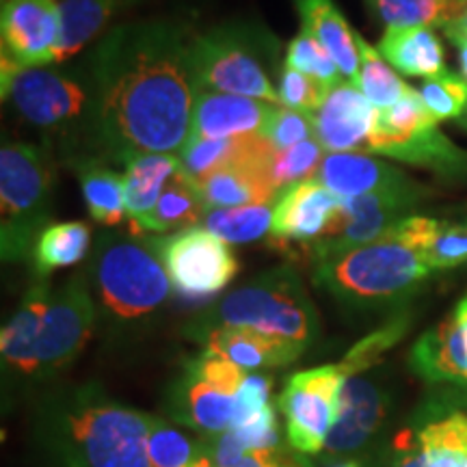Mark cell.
Wrapping results in <instances>:
<instances>
[{
  "mask_svg": "<svg viewBox=\"0 0 467 467\" xmlns=\"http://www.w3.org/2000/svg\"><path fill=\"white\" fill-rule=\"evenodd\" d=\"M271 389L273 379L265 372H249L244 379L241 392L234 405V418L230 431H238L265 416L266 409H271Z\"/></svg>",
  "mask_w": 467,
  "mask_h": 467,
  "instance_id": "ee69618b",
  "label": "cell"
},
{
  "mask_svg": "<svg viewBox=\"0 0 467 467\" xmlns=\"http://www.w3.org/2000/svg\"><path fill=\"white\" fill-rule=\"evenodd\" d=\"M148 452L154 467H192L206 454L202 440H189L182 431L156 416L150 422Z\"/></svg>",
  "mask_w": 467,
  "mask_h": 467,
  "instance_id": "74e56055",
  "label": "cell"
},
{
  "mask_svg": "<svg viewBox=\"0 0 467 467\" xmlns=\"http://www.w3.org/2000/svg\"><path fill=\"white\" fill-rule=\"evenodd\" d=\"M195 33L184 22H119L87 50L89 107L74 132L72 159L121 165L139 154H175L191 134L197 83Z\"/></svg>",
  "mask_w": 467,
  "mask_h": 467,
  "instance_id": "6da1fadb",
  "label": "cell"
},
{
  "mask_svg": "<svg viewBox=\"0 0 467 467\" xmlns=\"http://www.w3.org/2000/svg\"><path fill=\"white\" fill-rule=\"evenodd\" d=\"M366 154L385 156L405 165L429 169L437 178L448 182L467 180V151L461 150L440 130V121H431L416 132L402 137H377L370 134L366 143Z\"/></svg>",
  "mask_w": 467,
  "mask_h": 467,
  "instance_id": "ffe728a7",
  "label": "cell"
},
{
  "mask_svg": "<svg viewBox=\"0 0 467 467\" xmlns=\"http://www.w3.org/2000/svg\"><path fill=\"white\" fill-rule=\"evenodd\" d=\"M203 451H206V448H203ZM192 467H213V463H210L208 454H203V457H202L200 461H197V463H195V465H192Z\"/></svg>",
  "mask_w": 467,
  "mask_h": 467,
  "instance_id": "f907efd6",
  "label": "cell"
},
{
  "mask_svg": "<svg viewBox=\"0 0 467 467\" xmlns=\"http://www.w3.org/2000/svg\"><path fill=\"white\" fill-rule=\"evenodd\" d=\"M290 67L299 69V72L317 78L320 85L327 89H334L344 83V76L334 61V57L327 52L312 33L301 28L295 37L290 39L288 50H285V61Z\"/></svg>",
  "mask_w": 467,
  "mask_h": 467,
  "instance_id": "f35d334b",
  "label": "cell"
},
{
  "mask_svg": "<svg viewBox=\"0 0 467 467\" xmlns=\"http://www.w3.org/2000/svg\"><path fill=\"white\" fill-rule=\"evenodd\" d=\"M424 258L433 273L467 265V223H441Z\"/></svg>",
  "mask_w": 467,
  "mask_h": 467,
  "instance_id": "bcb514c9",
  "label": "cell"
},
{
  "mask_svg": "<svg viewBox=\"0 0 467 467\" xmlns=\"http://www.w3.org/2000/svg\"><path fill=\"white\" fill-rule=\"evenodd\" d=\"M379 109L358 87L344 80L327 91L325 100L312 115L314 137L327 154L366 151V143L377 126Z\"/></svg>",
  "mask_w": 467,
  "mask_h": 467,
  "instance_id": "d6986e66",
  "label": "cell"
},
{
  "mask_svg": "<svg viewBox=\"0 0 467 467\" xmlns=\"http://www.w3.org/2000/svg\"><path fill=\"white\" fill-rule=\"evenodd\" d=\"M61 0H3V55L28 67L55 66L61 42Z\"/></svg>",
  "mask_w": 467,
  "mask_h": 467,
  "instance_id": "9a60e30c",
  "label": "cell"
},
{
  "mask_svg": "<svg viewBox=\"0 0 467 467\" xmlns=\"http://www.w3.org/2000/svg\"><path fill=\"white\" fill-rule=\"evenodd\" d=\"M124 200L130 230H141L171 175L182 169L178 154H139L124 165Z\"/></svg>",
  "mask_w": 467,
  "mask_h": 467,
  "instance_id": "f546056e",
  "label": "cell"
},
{
  "mask_svg": "<svg viewBox=\"0 0 467 467\" xmlns=\"http://www.w3.org/2000/svg\"><path fill=\"white\" fill-rule=\"evenodd\" d=\"M409 366L426 383L467 389V296L420 336L409 353Z\"/></svg>",
  "mask_w": 467,
  "mask_h": 467,
  "instance_id": "ac0fdd59",
  "label": "cell"
},
{
  "mask_svg": "<svg viewBox=\"0 0 467 467\" xmlns=\"http://www.w3.org/2000/svg\"><path fill=\"white\" fill-rule=\"evenodd\" d=\"M93 234L83 221H66L52 223L37 238L33 251L35 275L48 279L58 268L76 266L89 258Z\"/></svg>",
  "mask_w": 467,
  "mask_h": 467,
  "instance_id": "d6a6232c",
  "label": "cell"
},
{
  "mask_svg": "<svg viewBox=\"0 0 467 467\" xmlns=\"http://www.w3.org/2000/svg\"><path fill=\"white\" fill-rule=\"evenodd\" d=\"M314 180L325 184L340 200H355V197L375 195V192L422 189L402 169L366 154V151L325 154L323 162L314 173Z\"/></svg>",
  "mask_w": 467,
  "mask_h": 467,
  "instance_id": "44dd1931",
  "label": "cell"
},
{
  "mask_svg": "<svg viewBox=\"0 0 467 467\" xmlns=\"http://www.w3.org/2000/svg\"><path fill=\"white\" fill-rule=\"evenodd\" d=\"M55 162L35 143L11 141L0 150V255L16 265L33 255L52 219Z\"/></svg>",
  "mask_w": 467,
  "mask_h": 467,
  "instance_id": "ba28073f",
  "label": "cell"
},
{
  "mask_svg": "<svg viewBox=\"0 0 467 467\" xmlns=\"http://www.w3.org/2000/svg\"><path fill=\"white\" fill-rule=\"evenodd\" d=\"M433 275L422 251L396 227L364 247L314 258L312 266L314 284L353 314L396 312Z\"/></svg>",
  "mask_w": 467,
  "mask_h": 467,
  "instance_id": "277c9868",
  "label": "cell"
},
{
  "mask_svg": "<svg viewBox=\"0 0 467 467\" xmlns=\"http://www.w3.org/2000/svg\"><path fill=\"white\" fill-rule=\"evenodd\" d=\"M0 93L20 119L44 132L78 130L89 107V85L83 67H28L7 55L0 57Z\"/></svg>",
  "mask_w": 467,
  "mask_h": 467,
  "instance_id": "30bf717a",
  "label": "cell"
},
{
  "mask_svg": "<svg viewBox=\"0 0 467 467\" xmlns=\"http://www.w3.org/2000/svg\"><path fill=\"white\" fill-rule=\"evenodd\" d=\"M454 48H463V46H467V37H463V39H452L451 42Z\"/></svg>",
  "mask_w": 467,
  "mask_h": 467,
  "instance_id": "f5cc1de1",
  "label": "cell"
},
{
  "mask_svg": "<svg viewBox=\"0 0 467 467\" xmlns=\"http://www.w3.org/2000/svg\"><path fill=\"white\" fill-rule=\"evenodd\" d=\"M275 109L277 104L258 100V98L200 89L195 98V109H192L189 137L230 139L262 134Z\"/></svg>",
  "mask_w": 467,
  "mask_h": 467,
  "instance_id": "7402d4cb",
  "label": "cell"
},
{
  "mask_svg": "<svg viewBox=\"0 0 467 467\" xmlns=\"http://www.w3.org/2000/svg\"><path fill=\"white\" fill-rule=\"evenodd\" d=\"M203 350L219 355L247 372H265L273 368H285L301 359L303 350L295 344L277 337L244 329V327H221L210 331L200 342Z\"/></svg>",
  "mask_w": 467,
  "mask_h": 467,
  "instance_id": "603a6c76",
  "label": "cell"
},
{
  "mask_svg": "<svg viewBox=\"0 0 467 467\" xmlns=\"http://www.w3.org/2000/svg\"><path fill=\"white\" fill-rule=\"evenodd\" d=\"M358 46H359V76L355 87L364 93L379 110L394 107L396 102H400L402 98L411 91L405 80L396 74L392 66H388V61L381 57L375 46L366 42L361 35H358Z\"/></svg>",
  "mask_w": 467,
  "mask_h": 467,
  "instance_id": "d590c367",
  "label": "cell"
},
{
  "mask_svg": "<svg viewBox=\"0 0 467 467\" xmlns=\"http://www.w3.org/2000/svg\"><path fill=\"white\" fill-rule=\"evenodd\" d=\"M69 165L78 175L80 191H83L87 210L96 223L115 227L126 214L124 178L109 169L107 162L98 159H74Z\"/></svg>",
  "mask_w": 467,
  "mask_h": 467,
  "instance_id": "1f68e13d",
  "label": "cell"
},
{
  "mask_svg": "<svg viewBox=\"0 0 467 467\" xmlns=\"http://www.w3.org/2000/svg\"><path fill=\"white\" fill-rule=\"evenodd\" d=\"M52 295H55V288H52L48 279L37 277V282L28 285L14 314L3 325V331H0L3 383L16 375L17 368L26 359L28 350L33 348L39 331H42L46 314H48Z\"/></svg>",
  "mask_w": 467,
  "mask_h": 467,
  "instance_id": "484cf974",
  "label": "cell"
},
{
  "mask_svg": "<svg viewBox=\"0 0 467 467\" xmlns=\"http://www.w3.org/2000/svg\"><path fill=\"white\" fill-rule=\"evenodd\" d=\"M457 124H459L461 128H465V130H467V107H465V110H463V115L459 117V121H457Z\"/></svg>",
  "mask_w": 467,
  "mask_h": 467,
  "instance_id": "816d5d0a",
  "label": "cell"
},
{
  "mask_svg": "<svg viewBox=\"0 0 467 467\" xmlns=\"http://www.w3.org/2000/svg\"><path fill=\"white\" fill-rule=\"evenodd\" d=\"M262 137L268 139V143L279 151L290 150L295 145L309 141V139H317L314 137V119L307 113L277 107Z\"/></svg>",
  "mask_w": 467,
  "mask_h": 467,
  "instance_id": "f6af8a7d",
  "label": "cell"
},
{
  "mask_svg": "<svg viewBox=\"0 0 467 467\" xmlns=\"http://www.w3.org/2000/svg\"><path fill=\"white\" fill-rule=\"evenodd\" d=\"M203 448L213 467H312L303 454L284 448L255 451L244 446L236 433L225 431L219 435H203Z\"/></svg>",
  "mask_w": 467,
  "mask_h": 467,
  "instance_id": "e575fe53",
  "label": "cell"
},
{
  "mask_svg": "<svg viewBox=\"0 0 467 467\" xmlns=\"http://www.w3.org/2000/svg\"><path fill=\"white\" fill-rule=\"evenodd\" d=\"M161 238L132 230H107L96 238L85 271L96 301L98 331L110 347L148 337L171 301L175 288Z\"/></svg>",
  "mask_w": 467,
  "mask_h": 467,
  "instance_id": "3957f363",
  "label": "cell"
},
{
  "mask_svg": "<svg viewBox=\"0 0 467 467\" xmlns=\"http://www.w3.org/2000/svg\"><path fill=\"white\" fill-rule=\"evenodd\" d=\"M418 91L424 107L437 121H459L467 107V83L461 74L448 69L433 78H426Z\"/></svg>",
  "mask_w": 467,
  "mask_h": 467,
  "instance_id": "b9f144b4",
  "label": "cell"
},
{
  "mask_svg": "<svg viewBox=\"0 0 467 467\" xmlns=\"http://www.w3.org/2000/svg\"><path fill=\"white\" fill-rule=\"evenodd\" d=\"M327 91L329 89L325 85H320L317 78H312V76L290 67L288 63L282 66L277 87L279 107L314 115L320 104H323Z\"/></svg>",
  "mask_w": 467,
  "mask_h": 467,
  "instance_id": "7bdbcfd3",
  "label": "cell"
},
{
  "mask_svg": "<svg viewBox=\"0 0 467 467\" xmlns=\"http://www.w3.org/2000/svg\"><path fill=\"white\" fill-rule=\"evenodd\" d=\"M151 416L107 394L100 383L57 388L33 409L35 448L57 467H154Z\"/></svg>",
  "mask_w": 467,
  "mask_h": 467,
  "instance_id": "7a4b0ae2",
  "label": "cell"
},
{
  "mask_svg": "<svg viewBox=\"0 0 467 467\" xmlns=\"http://www.w3.org/2000/svg\"><path fill=\"white\" fill-rule=\"evenodd\" d=\"M273 154H275V148L262 134L230 139L189 137L180 148L178 159L184 171L200 182L206 175L223 167L243 165V162H266L273 159Z\"/></svg>",
  "mask_w": 467,
  "mask_h": 467,
  "instance_id": "f1b7e54d",
  "label": "cell"
},
{
  "mask_svg": "<svg viewBox=\"0 0 467 467\" xmlns=\"http://www.w3.org/2000/svg\"><path fill=\"white\" fill-rule=\"evenodd\" d=\"M208 206L203 200V192L189 173L178 169L171 175V180L162 189L159 202L150 217L143 221L141 234H151V236H162V234H173L186 227H195L206 217Z\"/></svg>",
  "mask_w": 467,
  "mask_h": 467,
  "instance_id": "4dcf8cb0",
  "label": "cell"
},
{
  "mask_svg": "<svg viewBox=\"0 0 467 467\" xmlns=\"http://www.w3.org/2000/svg\"><path fill=\"white\" fill-rule=\"evenodd\" d=\"M279 39L255 22L232 20L195 33L191 67L197 89L234 93L279 104L268 63L275 61Z\"/></svg>",
  "mask_w": 467,
  "mask_h": 467,
  "instance_id": "8992f818",
  "label": "cell"
},
{
  "mask_svg": "<svg viewBox=\"0 0 467 467\" xmlns=\"http://www.w3.org/2000/svg\"><path fill=\"white\" fill-rule=\"evenodd\" d=\"M377 50L402 76L426 80L446 72V52L435 28L388 26Z\"/></svg>",
  "mask_w": 467,
  "mask_h": 467,
  "instance_id": "83f0119b",
  "label": "cell"
},
{
  "mask_svg": "<svg viewBox=\"0 0 467 467\" xmlns=\"http://www.w3.org/2000/svg\"><path fill=\"white\" fill-rule=\"evenodd\" d=\"M409 329V317L407 312L394 314L392 320L388 325H383L381 329H377L375 334L366 336L364 340H359L353 348L344 355L340 361L342 370L347 372V377L359 375V372L370 370L381 361L385 350H389Z\"/></svg>",
  "mask_w": 467,
  "mask_h": 467,
  "instance_id": "60d3db41",
  "label": "cell"
},
{
  "mask_svg": "<svg viewBox=\"0 0 467 467\" xmlns=\"http://www.w3.org/2000/svg\"><path fill=\"white\" fill-rule=\"evenodd\" d=\"M202 227L230 244H247L265 238L273 227L271 206H243L208 210Z\"/></svg>",
  "mask_w": 467,
  "mask_h": 467,
  "instance_id": "8d00e7d4",
  "label": "cell"
},
{
  "mask_svg": "<svg viewBox=\"0 0 467 467\" xmlns=\"http://www.w3.org/2000/svg\"><path fill=\"white\" fill-rule=\"evenodd\" d=\"M325 154L327 151L317 139H309V141L284 151L277 150L271 161V167H268V175H271V182L275 186L277 195H282L292 184L314 178Z\"/></svg>",
  "mask_w": 467,
  "mask_h": 467,
  "instance_id": "ab89813d",
  "label": "cell"
},
{
  "mask_svg": "<svg viewBox=\"0 0 467 467\" xmlns=\"http://www.w3.org/2000/svg\"><path fill=\"white\" fill-rule=\"evenodd\" d=\"M347 379L340 364H327L295 372L285 381L277 407L284 416L290 451L303 457L323 452Z\"/></svg>",
  "mask_w": 467,
  "mask_h": 467,
  "instance_id": "4fadbf2b",
  "label": "cell"
},
{
  "mask_svg": "<svg viewBox=\"0 0 467 467\" xmlns=\"http://www.w3.org/2000/svg\"><path fill=\"white\" fill-rule=\"evenodd\" d=\"M429 191H394V192H375V195L355 197L344 200L347 219L342 230L334 238H327L312 247V258L342 254V251L364 247L388 236L400 221L411 217L413 210L422 203Z\"/></svg>",
  "mask_w": 467,
  "mask_h": 467,
  "instance_id": "e0dca14e",
  "label": "cell"
},
{
  "mask_svg": "<svg viewBox=\"0 0 467 467\" xmlns=\"http://www.w3.org/2000/svg\"><path fill=\"white\" fill-rule=\"evenodd\" d=\"M443 35H446V37H448V42H452V39L467 37V14L461 17L457 25L451 26V28H446V31H443Z\"/></svg>",
  "mask_w": 467,
  "mask_h": 467,
  "instance_id": "7dc6e473",
  "label": "cell"
},
{
  "mask_svg": "<svg viewBox=\"0 0 467 467\" xmlns=\"http://www.w3.org/2000/svg\"><path fill=\"white\" fill-rule=\"evenodd\" d=\"M396 413V394L388 375L379 368L344 381L340 405L327 437L318 465L334 467L342 461L366 459L385 463L389 424Z\"/></svg>",
  "mask_w": 467,
  "mask_h": 467,
  "instance_id": "9c48e42d",
  "label": "cell"
},
{
  "mask_svg": "<svg viewBox=\"0 0 467 467\" xmlns=\"http://www.w3.org/2000/svg\"><path fill=\"white\" fill-rule=\"evenodd\" d=\"M381 463H375V461H366V459H350V461H342L334 467H379Z\"/></svg>",
  "mask_w": 467,
  "mask_h": 467,
  "instance_id": "c3c4849f",
  "label": "cell"
},
{
  "mask_svg": "<svg viewBox=\"0 0 467 467\" xmlns=\"http://www.w3.org/2000/svg\"><path fill=\"white\" fill-rule=\"evenodd\" d=\"M459 50V67H461V78L467 83V46L463 48H457Z\"/></svg>",
  "mask_w": 467,
  "mask_h": 467,
  "instance_id": "681fc988",
  "label": "cell"
},
{
  "mask_svg": "<svg viewBox=\"0 0 467 467\" xmlns=\"http://www.w3.org/2000/svg\"><path fill=\"white\" fill-rule=\"evenodd\" d=\"M96 331L98 312L89 277L87 271L74 273L55 288L37 340L16 375L3 383L5 407L14 405L17 396L37 392L63 375L83 355Z\"/></svg>",
  "mask_w": 467,
  "mask_h": 467,
  "instance_id": "52a82bcc",
  "label": "cell"
},
{
  "mask_svg": "<svg viewBox=\"0 0 467 467\" xmlns=\"http://www.w3.org/2000/svg\"><path fill=\"white\" fill-rule=\"evenodd\" d=\"M368 11L388 26L451 28L467 14V0H364Z\"/></svg>",
  "mask_w": 467,
  "mask_h": 467,
  "instance_id": "836d02e7",
  "label": "cell"
},
{
  "mask_svg": "<svg viewBox=\"0 0 467 467\" xmlns=\"http://www.w3.org/2000/svg\"><path fill=\"white\" fill-rule=\"evenodd\" d=\"M292 3L299 11L301 28L312 33L320 46L334 57L347 83H358L361 63L359 33L350 28L336 0H292Z\"/></svg>",
  "mask_w": 467,
  "mask_h": 467,
  "instance_id": "d4e9b609",
  "label": "cell"
},
{
  "mask_svg": "<svg viewBox=\"0 0 467 467\" xmlns=\"http://www.w3.org/2000/svg\"><path fill=\"white\" fill-rule=\"evenodd\" d=\"M392 467H467V389L443 388L411 413Z\"/></svg>",
  "mask_w": 467,
  "mask_h": 467,
  "instance_id": "7c38bea8",
  "label": "cell"
},
{
  "mask_svg": "<svg viewBox=\"0 0 467 467\" xmlns=\"http://www.w3.org/2000/svg\"><path fill=\"white\" fill-rule=\"evenodd\" d=\"M221 327H244L307 353L320 337V318L299 273L279 265L260 273L241 288L227 292L182 327V336L200 342Z\"/></svg>",
  "mask_w": 467,
  "mask_h": 467,
  "instance_id": "5b68a950",
  "label": "cell"
},
{
  "mask_svg": "<svg viewBox=\"0 0 467 467\" xmlns=\"http://www.w3.org/2000/svg\"><path fill=\"white\" fill-rule=\"evenodd\" d=\"M145 0H61L63 31L55 66L89 50L93 42L117 26L115 20Z\"/></svg>",
  "mask_w": 467,
  "mask_h": 467,
  "instance_id": "cb8c5ba5",
  "label": "cell"
},
{
  "mask_svg": "<svg viewBox=\"0 0 467 467\" xmlns=\"http://www.w3.org/2000/svg\"><path fill=\"white\" fill-rule=\"evenodd\" d=\"M247 375V370L210 350L192 355L182 361V372L165 389V418L203 435L225 433Z\"/></svg>",
  "mask_w": 467,
  "mask_h": 467,
  "instance_id": "8fae6325",
  "label": "cell"
},
{
  "mask_svg": "<svg viewBox=\"0 0 467 467\" xmlns=\"http://www.w3.org/2000/svg\"><path fill=\"white\" fill-rule=\"evenodd\" d=\"M271 161L230 165L200 180L197 184L203 192L208 210L271 206V202H277L279 195L268 175Z\"/></svg>",
  "mask_w": 467,
  "mask_h": 467,
  "instance_id": "4316f807",
  "label": "cell"
},
{
  "mask_svg": "<svg viewBox=\"0 0 467 467\" xmlns=\"http://www.w3.org/2000/svg\"><path fill=\"white\" fill-rule=\"evenodd\" d=\"M161 251L175 292L192 301L223 292L241 271L230 243L200 225L161 238Z\"/></svg>",
  "mask_w": 467,
  "mask_h": 467,
  "instance_id": "5bb4252c",
  "label": "cell"
},
{
  "mask_svg": "<svg viewBox=\"0 0 467 467\" xmlns=\"http://www.w3.org/2000/svg\"><path fill=\"white\" fill-rule=\"evenodd\" d=\"M347 219L344 200L309 178L285 189L273 206L271 234L284 243L317 244L334 238Z\"/></svg>",
  "mask_w": 467,
  "mask_h": 467,
  "instance_id": "2e32d148",
  "label": "cell"
}]
</instances>
